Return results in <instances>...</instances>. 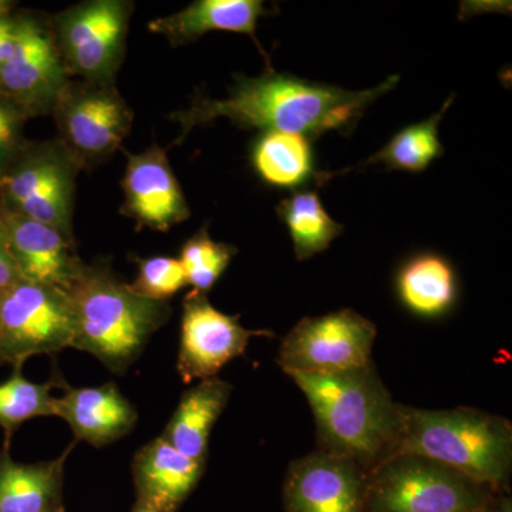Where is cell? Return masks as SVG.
I'll return each mask as SVG.
<instances>
[{
  "label": "cell",
  "instance_id": "19",
  "mask_svg": "<svg viewBox=\"0 0 512 512\" xmlns=\"http://www.w3.org/2000/svg\"><path fill=\"white\" fill-rule=\"evenodd\" d=\"M74 444L62 456L40 463H18L10 447L0 451V512H45L62 508L64 466Z\"/></svg>",
  "mask_w": 512,
  "mask_h": 512
},
{
  "label": "cell",
  "instance_id": "27",
  "mask_svg": "<svg viewBox=\"0 0 512 512\" xmlns=\"http://www.w3.org/2000/svg\"><path fill=\"white\" fill-rule=\"evenodd\" d=\"M136 262L138 274L128 288L141 298L164 302L188 285L180 259L151 256L138 258Z\"/></svg>",
  "mask_w": 512,
  "mask_h": 512
},
{
  "label": "cell",
  "instance_id": "12",
  "mask_svg": "<svg viewBox=\"0 0 512 512\" xmlns=\"http://www.w3.org/2000/svg\"><path fill=\"white\" fill-rule=\"evenodd\" d=\"M272 336L268 330H249L239 316L218 311L205 293L191 291L184 298L177 369L184 383L217 377L222 367L242 356L249 340Z\"/></svg>",
  "mask_w": 512,
  "mask_h": 512
},
{
  "label": "cell",
  "instance_id": "1",
  "mask_svg": "<svg viewBox=\"0 0 512 512\" xmlns=\"http://www.w3.org/2000/svg\"><path fill=\"white\" fill-rule=\"evenodd\" d=\"M399 80L396 74L375 89L349 92L274 70H266L259 77L235 76L225 99L197 96L187 110L174 114L181 126V136L175 143L183 141L192 128L220 117L241 128L299 134L309 140L328 131L348 134L367 107L393 90Z\"/></svg>",
  "mask_w": 512,
  "mask_h": 512
},
{
  "label": "cell",
  "instance_id": "30",
  "mask_svg": "<svg viewBox=\"0 0 512 512\" xmlns=\"http://www.w3.org/2000/svg\"><path fill=\"white\" fill-rule=\"evenodd\" d=\"M13 33H15V15L0 19V72H2L6 59H8L13 42Z\"/></svg>",
  "mask_w": 512,
  "mask_h": 512
},
{
  "label": "cell",
  "instance_id": "10",
  "mask_svg": "<svg viewBox=\"0 0 512 512\" xmlns=\"http://www.w3.org/2000/svg\"><path fill=\"white\" fill-rule=\"evenodd\" d=\"M375 323L352 309L302 319L282 340L278 365L286 375L330 376L372 365Z\"/></svg>",
  "mask_w": 512,
  "mask_h": 512
},
{
  "label": "cell",
  "instance_id": "26",
  "mask_svg": "<svg viewBox=\"0 0 512 512\" xmlns=\"http://www.w3.org/2000/svg\"><path fill=\"white\" fill-rule=\"evenodd\" d=\"M237 252L234 245L214 241L208 234L207 225L188 239L178 259L183 265L187 284L192 286V291L207 295Z\"/></svg>",
  "mask_w": 512,
  "mask_h": 512
},
{
  "label": "cell",
  "instance_id": "18",
  "mask_svg": "<svg viewBox=\"0 0 512 512\" xmlns=\"http://www.w3.org/2000/svg\"><path fill=\"white\" fill-rule=\"evenodd\" d=\"M205 463L185 456L161 436L151 440L133 458L136 500L160 512H177L200 483Z\"/></svg>",
  "mask_w": 512,
  "mask_h": 512
},
{
  "label": "cell",
  "instance_id": "34",
  "mask_svg": "<svg viewBox=\"0 0 512 512\" xmlns=\"http://www.w3.org/2000/svg\"><path fill=\"white\" fill-rule=\"evenodd\" d=\"M45 512H66V511H64V507H62V508H56V510H49V511H45Z\"/></svg>",
  "mask_w": 512,
  "mask_h": 512
},
{
  "label": "cell",
  "instance_id": "33",
  "mask_svg": "<svg viewBox=\"0 0 512 512\" xmlns=\"http://www.w3.org/2000/svg\"><path fill=\"white\" fill-rule=\"evenodd\" d=\"M133 512H160L157 511L156 508L150 507L148 504L141 503V501L136 500V504H134Z\"/></svg>",
  "mask_w": 512,
  "mask_h": 512
},
{
  "label": "cell",
  "instance_id": "28",
  "mask_svg": "<svg viewBox=\"0 0 512 512\" xmlns=\"http://www.w3.org/2000/svg\"><path fill=\"white\" fill-rule=\"evenodd\" d=\"M28 117L0 94V177L25 146L23 126Z\"/></svg>",
  "mask_w": 512,
  "mask_h": 512
},
{
  "label": "cell",
  "instance_id": "31",
  "mask_svg": "<svg viewBox=\"0 0 512 512\" xmlns=\"http://www.w3.org/2000/svg\"><path fill=\"white\" fill-rule=\"evenodd\" d=\"M16 2L12 0H0V19L10 18L15 15Z\"/></svg>",
  "mask_w": 512,
  "mask_h": 512
},
{
  "label": "cell",
  "instance_id": "5",
  "mask_svg": "<svg viewBox=\"0 0 512 512\" xmlns=\"http://www.w3.org/2000/svg\"><path fill=\"white\" fill-rule=\"evenodd\" d=\"M488 485L417 456H394L367 477L365 512H484Z\"/></svg>",
  "mask_w": 512,
  "mask_h": 512
},
{
  "label": "cell",
  "instance_id": "21",
  "mask_svg": "<svg viewBox=\"0 0 512 512\" xmlns=\"http://www.w3.org/2000/svg\"><path fill=\"white\" fill-rule=\"evenodd\" d=\"M251 163L265 184L281 190L296 191L311 183L322 185L336 175L316 170L309 138L281 131H268L256 138Z\"/></svg>",
  "mask_w": 512,
  "mask_h": 512
},
{
  "label": "cell",
  "instance_id": "20",
  "mask_svg": "<svg viewBox=\"0 0 512 512\" xmlns=\"http://www.w3.org/2000/svg\"><path fill=\"white\" fill-rule=\"evenodd\" d=\"M232 386L218 377L201 380L181 397L161 437L185 456L207 461L212 427L231 397Z\"/></svg>",
  "mask_w": 512,
  "mask_h": 512
},
{
  "label": "cell",
  "instance_id": "8",
  "mask_svg": "<svg viewBox=\"0 0 512 512\" xmlns=\"http://www.w3.org/2000/svg\"><path fill=\"white\" fill-rule=\"evenodd\" d=\"M74 330L66 292L25 279L0 292V365L23 367L30 357L72 348Z\"/></svg>",
  "mask_w": 512,
  "mask_h": 512
},
{
  "label": "cell",
  "instance_id": "3",
  "mask_svg": "<svg viewBox=\"0 0 512 512\" xmlns=\"http://www.w3.org/2000/svg\"><path fill=\"white\" fill-rule=\"evenodd\" d=\"M66 293L76 325L72 348L97 357L116 375L137 362L171 315L167 301L141 298L104 265L83 262Z\"/></svg>",
  "mask_w": 512,
  "mask_h": 512
},
{
  "label": "cell",
  "instance_id": "14",
  "mask_svg": "<svg viewBox=\"0 0 512 512\" xmlns=\"http://www.w3.org/2000/svg\"><path fill=\"white\" fill-rule=\"evenodd\" d=\"M123 214L138 227L165 232L190 218L191 212L167 153L157 144L128 154L123 178Z\"/></svg>",
  "mask_w": 512,
  "mask_h": 512
},
{
  "label": "cell",
  "instance_id": "13",
  "mask_svg": "<svg viewBox=\"0 0 512 512\" xmlns=\"http://www.w3.org/2000/svg\"><path fill=\"white\" fill-rule=\"evenodd\" d=\"M367 477L353 461L313 451L293 461L284 485L288 512H365Z\"/></svg>",
  "mask_w": 512,
  "mask_h": 512
},
{
  "label": "cell",
  "instance_id": "7",
  "mask_svg": "<svg viewBox=\"0 0 512 512\" xmlns=\"http://www.w3.org/2000/svg\"><path fill=\"white\" fill-rule=\"evenodd\" d=\"M134 3L89 0L53 16V39L67 76L84 82L114 83L126 53Z\"/></svg>",
  "mask_w": 512,
  "mask_h": 512
},
{
  "label": "cell",
  "instance_id": "6",
  "mask_svg": "<svg viewBox=\"0 0 512 512\" xmlns=\"http://www.w3.org/2000/svg\"><path fill=\"white\" fill-rule=\"evenodd\" d=\"M80 164L56 140L26 141L0 177V208L42 222L73 239Z\"/></svg>",
  "mask_w": 512,
  "mask_h": 512
},
{
  "label": "cell",
  "instance_id": "29",
  "mask_svg": "<svg viewBox=\"0 0 512 512\" xmlns=\"http://www.w3.org/2000/svg\"><path fill=\"white\" fill-rule=\"evenodd\" d=\"M22 281L12 254H10L8 237H6L5 225L0 218V292Z\"/></svg>",
  "mask_w": 512,
  "mask_h": 512
},
{
  "label": "cell",
  "instance_id": "32",
  "mask_svg": "<svg viewBox=\"0 0 512 512\" xmlns=\"http://www.w3.org/2000/svg\"><path fill=\"white\" fill-rule=\"evenodd\" d=\"M488 507H490V505H488ZM488 507H487V512H511V503H510V500H504L501 501L500 505H497V507H494V508H491L490 511H488Z\"/></svg>",
  "mask_w": 512,
  "mask_h": 512
},
{
  "label": "cell",
  "instance_id": "25",
  "mask_svg": "<svg viewBox=\"0 0 512 512\" xmlns=\"http://www.w3.org/2000/svg\"><path fill=\"white\" fill-rule=\"evenodd\" d=\"M60 384V379L30 382L22 375V367H13L12 376L0 383V427L5 431V446L10 447L13 434L25 421L55 417L52 390L59 389Z\"/></svg>",
  "mask_w": 512,
  "mask_h": 512
},
{
  "label": "cell",
  "instance_id": "15",
  "mask_svg": "<svg viewBox=\"0 0 512 512\" xmlns=\"http://www.w3.org/2000/svg\"><path fill=\"white\" fill-rule=\"evenodd\" d=\"M0 218L5 225L10 254L22 279L67 292L83 265L73 239L64 237L49 225L2 208Z\"/></svg>",
  "mask_w": 512,
  "mask_h": 512
},
{
  "label": "cell",
  "instance_id": "23",
  "mask_svg": "<svg viewBox=\"0 0 512 512\" xmlns=\"http://www.w3.org/2000/svg\"><path fill=\"white\" fill-rule=\"evenodd\" d=\"M276 212L288 228L298 261L325 251L343 231V225L330 218L315 191L295 192L276 207Z\"/></svg>",
  "mask_w": 512,
  "mask_h": 512
},
{
  "label": "cell",
  "instance_id": "17",
  "mask_svg": "<svg viewBox=\"0 0 512 512\" xmlns=\"http://www.w3.org/2000/svg\"><path fill=\"white\" fill-rule=\"evenodd\" d=\"M278 12L266 8L262 0H197L174 15L153 20L148 30L164 36L173 47L194 42L210 32L248 35L265 57L266 69L272 70L271 59L256 37V26L259 19Z\"/></svg>",
  "mask_w": 512,
  "mask_h": 512
},
{
  "label": "cell",
  "instance_id": "11",
  "mask_svg": "<svg viewBox=\"0 0 512 512\" xmlns=\"http://www.w3.org/2000/svg\"><path fill=\"white\" fill-rule=\"evenodd\" d=\"M69 80L50 23L16 12L12 47L0 72V94L30 120L52 114Z\"/></svg>",
  "mask_w": 512,
  "mask_h": 512
},
{
  "label": "cell",
  "instance_id": "16",
  "mask_svg": "<svg viewBox=\"0 0 512 512\" xmlns=\"http://www.w3.org/2000/svg\"><path fill=\"white\" fill-rule=\"evenodd\" d=\"M62 387V396L53 399L55 417L69 424L76 441L101 448L123 439L136 426V407L116 384L72 387L63 382Z\"/></svg>",
  "mask_w": 512,
  "mask_h": 512
},
{
  "label": "cell",
  "instance_id": "24",
  "mask_svg": "<svg viewBox=\"0 0 512 512\" xmlns=\"http://www.w3.org/2000/svg\"><path fill=\"white\" fill-rule=\"evenodd\" d=\"M454 96L448 97L440 111L412 126L403 128L365 165L382 164L386 170L420 173L434 160L443 156L444 148L439 138V126L446 111L453 104Z\"/></svg>",
  "mask_w": 512,
  "mask_h": 512
},
{
  "label": "cell",
  "instance_id": "4",
  "mask_svg": "<svg viewBox=\"0 0 512 512\" xmlns=\"http://www.w3.org/2000/svg\"><path fill=\"white\" fill-rule=\"evenodd\" d=\"M399 419L392 457L429 458L491 488L507 483L512 427L504 417L468 407L423 410L399 404Z\"/></svg>",
  "mask_w": 512,
  "mask_h": 512
},
{
  "label": "cell",
  "instance_id": "2",
  "mask_svg": "<svg viewBox=\"0 0 512 512\" xmlns=\"http://www.w3.org/2000/svg\"><path fill=\"white\" fill-rule=\"evenodd\" d=\"M289 377L311 406L320 451L353 461L367 474L392 457L399 404L373 365L342 375Z\"/></svg>",
  "mask_w": 512,
  "mask_h": 512
},
{
  "label": "cell",
  "instance_id": "22",
  "mask_svg": "<svg viewBox=\"0 0 512 512\" xmlns=\"http://www.w3.org/2000/svg\"><path fill=\"white\" fill-rule=\"evenodd\" d=\"M397 295L414 315L440 318L457 301V275L453 265L437 254L414 255L404 262L396 279Z\"/></svg>",
  "mask_w": 512,
  "mask_h": 512
},
{
  "label": "cell",
  "instance_id": "9",
  "mask_svg": "<svg viewBox=\"0 0 512 512\" xmlns=\"http://www.w3.org/2000/svg\"><path fill=\"white\" fill-rule=\"evenodd\" d=\"M57 138L80 167H92L119 150L133 126V110L114 83L69 82L52 111Z\"/></svg>",
  "mask_w": 512,
  "mask_h": 512
}]
</instances>
